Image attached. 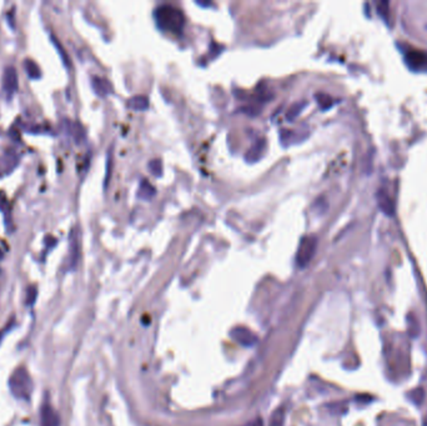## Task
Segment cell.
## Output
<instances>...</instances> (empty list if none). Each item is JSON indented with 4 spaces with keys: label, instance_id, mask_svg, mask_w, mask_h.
<instances>
[{
    "label": "cell",
    "instance_id": "cell-20",
    "mask_svg": "<svg viewBox=\"0 0 427 426\" xmlns=\"http://www.w3.org/2000/svg\"><path fill=\"white\" fill-rule=\"evenodd\" d=\"M36 294H38V290H36L35 286H30V288L27 289V305H33L36 299Z\"/></svg>",
    "mask_w": 427,
    "mask_h": 426
},
{
    "label": "cell",
    "instance_id": "cell-7",
    "mask_svg": "<svg viewBox=\"0 0 427 426\" xmlns=\"http://www.w3.org/2000/svg\"><path fill=\"white\" fill-rule=\"evenodd\" d=\"M266 141L265 139H259L258 141H255L252 144L251 148L247 150V153L245 154V159L247 162H256L263 158L264 150H265Z\"/></svg>",
    "mask_w": 427,
    "mask_h": 426
},
{
    "label": "cell",
    "instance_id": "cell-8",
    "mask_svg": "<svg viewBox=\"0 0 427 426\" xmlns=\"http://www.w3.org/2000/svg\"><path fill=\"white\" fill-rule=\"evenodd\" d=\"M91 86H93L95 94H98L99 96H107L112 93V85L105 78L93 77L91 78Z\"/></svg>",
    "mask_w": 427,
    "mask_h": 426
},
{
    "label": "cell",
    "instance_id": "cell-2",
    "mask_svg": "<svg viewBox=\"0 0 427 426\" xmlns=\"http://www.w3.org/2000/svg\"><path fill=\"white\" fill-rule=\"evenodd\" d=\"M33 380L30 374L23 366L15 369L9 379V389L11 394L19 400L29 401L30 400L31 393H33Z\"/></svg>",
    "mask_w": 427,
    "mask_h": 426
},
{
    "label": "cell",
    "instance_id": "cell-15",
    "mask_svg": "<svg viewBox=\"0 0 427 426\" xmlns=\"http://www.w3.org/2000/svg\"><path fill=\"white\" fill-rule=\"evenodd\" d=\"M305 106H306V103L305 102H298V103H296V104H294L293 106L290 107V110L288 111V114H286V118H288V120L293 121L294 119L297 118V116L300 115V113H301L302 110H304Z\"/></svg>",
    "mask_w": 427,
    "mask_h": 426
},
{
    "label": "cell",
    "instance_id": "cell-14",
    "mask_svg": "<svg viewBox=\"0 0 427 426\" xmlns=\"http://www.w3.org/2000/svg\"><path fill=\"white\" fill-rule=\"evenodd\" d=\"M378 204H380L381 209L386 214H392L394 213V204H392L391 199L386 194H383V192L378 194Z\"/></svg>",
    "mask_w": 427,
    "mask_h": 426
},
{
    "label": "cell",
    "instance_id": "cell-16",
    "mask_svg": "<svg viewBox=\"0 0 427 426\" xmlns=\"http://www.w3.org/2000/svg\"><path fill=\"white\" fill-rule=\"evenodd\" d=\"M284 420H285L284 410L280 407V409H277L276 411L272 414L271 419H270V425L268 426H284Z\"/></svg>",
    "mask_w": 427,
    "mask_h": 426
},
{
    "label": "cell",
    "instance_id": "cell-12",
    "mask_svg": "<svg viewBox=\"0 0 427 426\" xmlns=\"http://www.w3.org/2000/svg\"><path fill=\"white\" fill-rule=\"evenodd\" d=\"M129 106L134 110H146L149 107V99L144 95H136L133 96L129 100Z\"/></svg>",
    "mask_w": 427,
    "mask_h": 426
},
{
    "label": "cell",
    "instance_id": "cell-9",
    "mask_svg": "<svg viewBox=\"0 0 427 426\" xmlns=\"http://www.w3.org/2000/svg\"><path fill=\"white\" fill-rule=\"evenodd\" d=\"M78 258H79V246H78L77 231L73 230L70 234V256H69L70 269H74L77 266Z\"/></svg>",
    "mask_w": 427,
    "mask_h": 426
},
{
    "label": "cell",
    "instance_id": "cell-21",
    "mask_svg": "<svg viewBox=\"0 0 427 426\" xmlns=\"http://www.w3.org/2000/svg\"><path fill=\"white\" fill-rule=\"evenodd\" d=\"M8 208H9L8 198H6L5 192L0 190V212H3V213L8 212Z\"/></svg>",
    "mask_w": 427,
    "mask_h": 426
},
{
    "label": "cell",
    "instance_id": "cell-13",
    "mask_svg": "<svg viewBox=\"0 0 427 426\" xmlns=\"http://www.w3.org/2000/svg\"><path fill=\"white\" fill-rule=\"evenodd\" d=\"M69 129H70L71 136L74 137V140L77 141V143H80L81 140H84L85 132H84V128L81 127V124L70 123V121H69Z\"/></svg>",
    "mask_w": 427,
    "mask_h": 426
},
{
    "label": "cell",
    "instance_id": "cell-3",
    "mask_svg": "<svg viewBox=\"0 0 427 426\" xmlns=\"http://www.w3.org/2000/svg\"><path fill=\"white\" fill-rule=\"evenodd\" d=\"M318 247V239L314 235L302 238L296 253V264L300 267H305L309 265L311 259L314 258Z\"/></svg>",
    "mask_w": 427,
    "mask_h": 426
},
{
    "label": "cell",
    "instance_id": "cell-19",
    "mask_svg": "<svg viewBox=\"0 0 427 426\" xmlns=\"http://www.w3.org/2000/svg\"><path fill=\"white\" fill-rule=\"evenodd\" d=\"M316 99H318L319 104L323 109H327V107H330L332 105V99L329 95H326V94H316Z\"/></svg>",
    "mask_w": 427,
    "mask_h": 426
},
{
    "label": "cell",
    "instance_id": "cell-17",
    "mask_svg": "<svg viewBox=\"0 0 427 426\" xmlns=\"http://www.w3.org/2000/svg\"><path fill=\"white\" fill-rule=\"evenodd\" d=\"M149 169L150 173L156 178H160L162 175V162L159 159H154L149 162Z\"/></svg>",
    "mask_w": 427,
    "mask_h": 426
},
{
    "label": "cell",
    "instance_id": "cell-22",
    "mask_svg": "<svg viewBox=\"0 0 427 426\" xmlns=\"http://www.w3.org/2000/svg\"><path fill=\"white\" fill-rule=\"evenodd\" d=\"M8 329H9V327H6L5 330H3V331H1V333H0V343H1V340H3V338H4V336H5V334H6V331H8Z\"/></svg>",
    "mask_w": 427,
    "mask_h": 426
},
{
    "label": "cell",
    "instance_id": "cell-5",
    "mask_svg": "<svg viewBox=\"0 0 427 426\" xmlns=\"http://www.w3.org/2000/svg\"><path fill=\"white\" fill-rule=\"evenodd\" d=\"M40 426H60L59 414L50 404H44L41 406Z\"/></svg>",
    "mask_w": 427,
    "mask_h": 426
},
{
    "label": "cell",
    "instance_id": "cell-24",
    "mask_svg": "<svg viewBox=\"0 0 427 426\" xmlns=\"http://www.w3.org/2000/svg\"><path fill=\"white\" fill-rule=\"evenodd\" d=\"M0 258H1V254H0Z\"/></svg>",
    "mask_w": 427,
    "mask_h": 426
},
{
    "label": "cell",
    "instance_id": "cell-6",
    "mask_svg": "<svg viewBox=\"0 0 427 426\" xmlns=\"http://www.w3.org/2000/svg\"><path fill=\"white\" fill-rule=\"evenodd\" d=\"M3 88L9 96L13 95L18 89V75L14 66H6L3 75Z\"/></svg>",
    "mask_w": 427,
    "mask_h": 426
},
{
    "label": "cell",
    "instance_id": "cell-23",
    "mask_svg": "<svg viewBox=\"0 0 427 426\" xmlns=\"http://www.w3.org/2000/svg\"><path fill=\"white\" fill-rule=\"evenodd\" d=\"M252 426H264L263 425V421H261L260 419H258V420H256L254 424H252Z\"/></svg>",
    "mask_w": 427,
    "mask_h": 426
},
{
    "label": "cell",
    "instance_id": "cell-4",
    "mask_svg": "<svg viewBox=\"0 0 427 426\" xmlns=\"http://www.w3.org/2000/svg\"><path fill=\"white\" fill-rule=\"evenodd\" d=\"M231 338L236 341V343L241 344L242 346H254L255 344L258 343V338L252 333L251 330L247 329L245 326H235L231 330Z\"/></svg>",
    "mask_w": 427,
    "mask_h": 426
},
{
    "label": "cell",
    "instance_id": "cell-11",
    "mask_svg": "<svg viewBox=\"0 0 427 426\" xmlns=\"http://www.w3.org/2000/svg\"><path fill=\"white\" fill-rule=\"evenodd\" d=\"M24 69L25 72H27V77L30 78V79H39L41 77L40 69H39L38 64L34 60H31V59H25Z\"/></svg>",
    "mask_w": 427,
    "mask_h": 426
},
{
    "label": "cell",
    "instance_id": "cell-1",
    "mask_svg": "<svg viewBox=\"0 0 427 426\" xmlns=\"http://www.w3.org/2000/svg\"><path fill=\"white\" fill-rule=\"evenodd\" d=\"M156 25L162 31L171 34H181L185 25V15L180 9L170 4H164L155 9L154 11Z\"/></svg>",
    "mask_w": 427,
    "mask_h": 426
},
{
    "label": "cell",
    "instance_id": "cell-10",
    "mask_svg": "<svg viewBox=\"0 0 427 426\" xmlns=\"http://www.w3.org/2000/svg\"><path fill=\"white\" fill-rule=\"evenodd\" d=\"M155 187L148 182V180H142L141 184L139 186V191H137V196L144 200H150L153 196L155 195Z\"/></svg>",
    "mask_w": 427,
    "mask_h": 426
},
{
    "label": "cell",
    "instance_id": "cell-18",
    "mask_svg": "<svg viewBox=\"0 0 427 426\" xmlns=\"http://www.w3.org/2000/svg\"><path fill=\"white\" fill-rule=\"evenodd\" d=\"M52 40H53V44L55 45V48L58 49V53L60 54V58L61 60H63V63L65 64L66 66H69V64H70V59L68 58V55H66V53L64 52V48L61 47V44L59 43V40L56 38H55L54 35H52Z\"/></svg>",
    "mask_w": 427,
    "mask_h": 426
}]
</instances>
